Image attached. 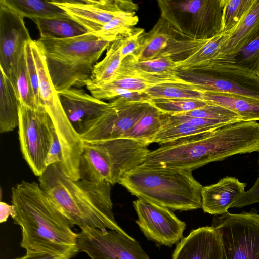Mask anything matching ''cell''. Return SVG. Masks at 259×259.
I'll return each mask as SVG.
<instances>
[{
    "label": "cell",
    "instance_id": "cell-29",
    "mask_svg": "<svg viewBox=\"0 0 259 259\" xmlns=\"http://www.w3.org/2000/svg\"><path fill=\"white\" fill-rule=\"evenodd\" d=\"M152 99H190L203 100V92L181 78L153 85L144 92Z\"/></svg>",
    "mask_w": 259,
    "mask_h": 259
},
{
    "label": "cell",
    "instance_id": "cell-33",
    "mask_svg": "<svg viewBox=\"0 0 259 259\" xmlns=\"http://www.w3.org/2000/svg\"><path fill=\"white\" fill-rule=\"evenodd\" d=\"M256 0H221V32L235 31L253 8Z\"/></svg>",
    "mask_w": 259,
    "mask_h": 259
},
{
    "label": "cell",
    "instance_id": "cell-28",
    "mask_svg": "<svg viewBox=\"0 0 259 259\" xmlns=\"http://www.w3.org/2000/svg\"><path fill=\"white\" fill-rule=\"evenodd\" d=\"M164 116L165 113L152 104L124 138L133 139L148 145L161 129Z\"/></svg>",
    "mask_w": 259,
    "mask_h": 259
},
{
    "label": "cell",
    "instance_id": "cell-13",
    "mask_svg": "<svg viewBox=\"0 0 259 259\" xmlns=\"http://www.w3.org/2000/svg\"><path fill=\"white\" fill-rule=\"evenodd\" d=\"M31 47L38 75L43 105L53 123L62 149L64 151L73 150L82 142L80 135L63 108L58 93L49 74L44 54L37 40L31 41Z\"/></svg>",
    "mask_w": 259,
    "mask_h": 259
},
{
    "label": "cell",
    "instance_id": "cell-19",
    "mask_svg": "<svg viewBox=\"0 0 259 259\" xmlns=\"http://www.w3.org/2000/svg\"><path fill=\"white\" fill-rule=\"evenodd\" d=\"M229 124L231 123L221 120L165 113L163 126L151 143L163 145L185 137L212 131Z\"/></svg>",
    "mask_w": 259,
    "mask_h": 259
},
{
    "label": "cell",
    "instance_id": "cell-18",
    "mask_svg": "<svg viewBox=\"0 0 259 259\" xmlns=\"http://www.w3.org/2000/svg\"><path fill=\"white\" fill-rule=\"evenodd\" d=\"M172 259H222L219 236L213 226L193 230L177 243Z\"/></svg>",
    "mask_w": 259,
    "mask_h": 259
},
{
    "label": "cell",
    "instance_id": "cell-36",
    "mask_svg": "<svg viewBox=\"0 0 259 259\" xmlns=\"http://www.w3.org/2000/svg\"><path fill=\"white\" fill-rule=\"evenodd\" d=\"M177 114L200 118L221 120L230 123L243 121L242 119L234 112L220 106L210 103L204 107L188 112Z\"/></svg>",
    "mask_w": 259,
    "mask_h": 259
},
{
    "label": "cell",
    "instance_id": "cell-20",
    "mask_svg": "<svg viewBox=\"0 0 259 259\" xmlns=\"http://www.w3.org/2000/svg\"><path fill=\"white\" fill-rule=\"evenodd\" d=\"M246 186V183L236 178L227 176L215 184L203 187L201 208L204 212L210 214H224L245 191Z\"/></svg>",
    "mask_w": 259,
    "mask_h": 259
},
{
    "label": "cell",
    "instance_id": "cell-25",
    "mask_svg": "<svg viewBox=\"0 0 259 259\" xmlns=\"http://www.w3.org/2000/svg\"><path fill=\"white\" fill-rule=\"evenodd\" d=\"M258 35L259 0H256L251 11L224 47L222 52L226 56L234 59L244 47Z\"/></svg>",
    "mask_w": 259,
    "mask_h": 259
},
{
    "label": "cell",
    "instance_id": "cell-34",
    "mask_svg": "<svg viewBox=\"0 0 259 259\" xmlns=\"http://www.w3.org/2000/svg\"><path fill=\"white\" fill-rule=\"evenodd\" d=\"M119 39L110 44L105 57L95 64L90 79L93 82L97 83L108 82L112 79L117 72L122 61Z\"/></svg>",
    "mask_w": 259,
    "mask_h": 259
},
{
    "label": "cell",
    "instance_id": "cell-35",
    "mask_svg": "<svg viewBox=\"0 0 259 259\" xmlns=\"http://www.w3.org/2000/svg\"><path fill=\"white\" fill-rule=\"evenodd\" d=\"M151 101L154 106L167 114L186 113L208 104L204 100L190 99H152Z\"/></svg>",
    "mask_w": 259,
    "mask_h": 259
},
{
    "label": "cell",
    "instance_id": "cell-42",
    "mask_svg": "<svg viewBox=\"0 0 259 259\" xmlns=\"http://www.w3.org/2000/svg\"><path fill=\"white\" fill-rule=\"evenodd\" d=\"M63 160V150L61 143L56 133L54 131L52 143L46 161L47 167L56 163H61Z\"/></svg>",
    "mask_w": 259,
    "mask_h": 259
},
{
    "label": "cell",
    "instance_id": "cell-41",
    "mask_svg": "<svg viewBox=\"0 0 259 259\" xmlns=\"http://www.w3.org/2000/svg\"><path fill=\"white\" fill-rule=\"evenodd\" d=\"M256 203H259V177L249 190L236 199L231 208H241Z\"/></svg>",
    "mask_w": 259,
    "mask_h": 259
},
{
    "label": "cell",
    "instance_id": "cell-7",
    "mask_svg": "<svg viewBox=\"0 0 259 259\" xmlns=\"http://www.w3.org/2000/svg\"><path fill=\"white\" fill-rule=\"evenodd\" d=\"M161 14L179 32L198 40L221 33V0H159Z\"/></svg>",
    "mask_w": 259,
    "mask_h": 259
},
{
    "label": "cell",
    "instance_id": "cell-27",
    "mask_svg": "<svg viewBox=\"0 0 259 259\" xmlns=\"http://www.w3.org/2000/svg\"><path fill=\"white\" fill-rule=\"evenodd\" d=\"M40 37L66 38L87 33V30L70 17L34 18Z\"/></svg>",
    "mask_w": 259,
    "mask_h": 259
},
{
    "label": "cell",
    "instance_id": "cell-15",
    "mask_svg": "<svg viewBox=\"0 0 259 259\" xmlns=\"http://www.w3.org/2000/svg\"><path fill=\"white\" fill-rule=\"evenodd\" d=\"M88 33L94 34L124 11H137L138 6L132 1L52 0Z\"/></svg>",
    "mask_w": 259,
    "mask_h": 259
},
{
    "label": "cell",
    "instance_id": "cell-22",
    "mask_svg": "<svg viewBox=\"0 0 259 259\" xmlns=\"http://www.w3.org/2000/svg\"><path fill=\"white\" fill-rule=\"evenodd\" d=\"M177 76L193 84L202 92L233 94L259 100V91L240 84L227 78L213 74L176 70Z\"/></svg>",
    "mask_w": 259,
    "mask_h": 259
},
{
    "label": "cell",
    "instance_id": "cell-38",
    "mask_svg": "<svg viewBox=\"0 0 259 259\" xmlns=\"http://www.w3.org/2000/svg\"><path fill=\"white\" fill-rule=\"evenodd\" d=\"M93 82L102 88H118L133 92H144L152 85L145 80L132 77L114 78L103 83Z\"/></svg>",
    "mask_w": 259,
    "mask_h": 259
},
{
    "label": "cell",
    "instance_id": "cell-17",
    "mask_svg": "<svg viewBox=\"0 0 259 259\" xmlns=\"http://www.w3.org/2000/svg\"><path fill=\"white\" fill-rule=\"evenodd\" d=\"M177 62L169 56L138 61L130 55L125 58L113 77H132L145 80L152 85L179 79L176 74Z\"/></svg>",
    "mask_w": 259,
    "mask_h": 259
},
{
    "label": "cell",
    "instance_id": "cell-3",
    "mask_svg": "<svg viewBox=\"0 0 259 259\" xmlns=\"http://www.w3.org/2000/svg\"><path fill=\"white\" fill-rule=\"evenodd\" d=\"M192 171L142 164L118 183L139 199L173 210H191L201 208L203 187Z\"/></svg>",
    "mask_w": 259,
    "mask_h": 259
},
{
    "label": "cell",
    "instance_id": "cell-6",
    "mask_svg": "<svg viewBox=\"0 0 259 259\" xmlns=\"http://www.w3.org/2000/svg\"><path fill=\"white\" fill-rule=\"evenodd\" d=\"M149 152L146 144L128 138L83 142L80 179L118 183L126 174L144 163Z\"/></svg>",
    "mask_w": 259,
    "mask_h": 259
},
{
    "label": "cell",
    "instance_id": "cell-1",
    "mask_svg": "<svg viewBox=\"0 0 259 259\" xmlns=\"http://www.w3.org/2000/svg\"><path fill=\"white\" fill-rule=\"evenodd\" d=\"M14 223L22 231L26 253L42 252L71 259L78 251V234L39 184L22 180L11 189Z\"/></svg>",
    "mask_w": 259,
    "mask_h": 259
},
{
    "label": "cell",
    "instance_id": "cell-11",
    "mask_svg": "<svg viewBox=\"0 0 259 259\" xmlns=\"http://www.w3.org/2000/svg\"><path fill=\"white\" fill-rule=\"evenodd\" d=\"M207 40L194 39L179 32L160 16L149 32L141 35L139 48L133 56L138 61L169 56L175 61L181 62L190 56Z\"/></svg>",
    "mask_w": 259,
    "mask_h": 259
},
{
    "label": "cell",
    "instance_id": "cell-32",
    "mask_svg": "<svg viewBox=\"0 0 259 259\" xmlns=\"http://www.w3.org/2000/svg\"><path fill=\"white\" fill-rule=\"evenodd\" d=\"M21 104L33 109L37 106L28 76L24 54L8 77Z\"/></svg>",
    "mask_w": 259,
    "mask_h": 259
},
{
    "label": "cell",
    "instance_id": "cell-2",
    "mask_svg": "<svg viewBox=\"0 0 259 259\" xmlns=\"http://www.w3.org/2000/svg\"><path fill=\"white\" fill-rule=\"evenodd\" d=\"M38 182L48 197L73 226L108 229L127 234L115 221L110 183L74 180L60 163L48 166L38 177Z\"/></svg>",
    "mask_w": 259,
    "mask_h": 259
},
{
    "label": "cell",
    "instance_id": "cell-12",
    "mask_svg": "<svg viewBox=\"0 0 259 259\" xmlns=\"http://www.w3.org/2000/svg\"><path fill=\"white\" fill-rule=\"evenodd\" d=\"M80 228L78 251L91 259H150L139 243L127 234L88 226Z\"/></svg>",
    "mask_w": 259,
    "mask_h": 259
},
{
    "label": "cell",
    "instance_id": "cell-31",
    "mask_svg": "<svg viewBox=\"0 0 259 259\" xmlns=\"http://www.w3.org/2000/svg\"><path fill=\"white\" fill-rule=\"evenodd\" d=\"M134 11H124L104 24L93 34L110 42L127 37L135 31L139 18Z\"/></svg>",
    "mask_w": 259,
    "mask_h": 259
},
{
    "label": "cell",
    "instance_id": "cell-45",
    "mask_svg": "<svg viewBox=\"0 0 259 259\" xmlns=\"http://www.w3.org/2000/svg\"><path fill=\"white\" fill-rule=\"evenodd\" d=\"M56 259H69L67 257H59V258H57Z\"/></svg>",
    "mask_w": 259,
    "mask_h": 259
},
{
    "label": "cell",
    "instance_id": "cell-24",
    "mask_svg": "<svg viewBox=\"0 0 259 259\" xmlns=\"http://www.w3.org/2000/svg\"><path fill=\"white\" fill-rule=\"evenodd\" d=\"M203 100L225 108L243 121L259 120V100L233 94L203 92Z\"/></svg>",
    "mask_w": 259,
    "mask_h": 259
},
{
    "label": "cell",
    "instance_id": "cell-39",
    "mask_svg": "<svg viewBox=\"0 0 259 259\" xmlns=\"http://www.w3.org/2000/svg\"><path fill=\"white\" fill-rule=\"evenodd\" d=\"M31 41L27 42L26 44L24 50V55L27 70L34 92L36 102L37 106L40 107L42 106L43 104L40 95L38 75L31 47Z\"/></svg>",
    "mask_w": 259,
    "mask_h": 259
},
{
    "label": "cell",
    "instance_id": "cell-44",
    "mask_svg": "<svg viewBox=\"0 0 259 259\" xmlns=\"http://www.w3.org/2000/svg\"><path fill=\"white\" fill-rule=\"evenodd\" d=\"M60 257L42 252L26 253V255L16 259H56Z\"/></svg>",
    "mask_w": 259,
    "mask_h": 259
},
{
    "label": "cell",
    "instance_id": "cell-23",
    "mask_svg": "<svg viewBox=\"0 0 259 259\" xmlns=\"http://www.w3.org/2000/svg\"><path fill=\"white\" fill-rule=\"evenodd\" d=\"M234 31L221 32L208 39L197 51L186 59L177 62V70L196 71L202 67L221 62H235L226 56L222 50Z\"/></svg>",
    "mask_w": 259,
    "mask_h": 259
},
{
    "label": "cell",
    "instance_id": "cell-9",
    "mask_svg": "<svg viewBox=\"0 0 259 259\" xmlns=\"http://www.w3.org/2000/svg\"><path fill=\"white\" fill-rule=\"evenodd\" d=\"M18 136L23 157L33 173L41 176L55 130L44 105L33 109L20 103Z\"/></svg>",
    "mask_w": 259,
    "mask_h": 259
},
{
    "label": "cell",
    "instance_id": "cell-14",
    "mask_svg": "<svg viewBox=\"0 0 259 259\" xmlns=\"http://www.w3.org/2000/svg\"><path fill=\"white\" fill-rule=\"evenodd\" d=\"M133 204L138 216L136 223L149 240L170 247L182 239L186 223L169 209L139 198Z\"/></svg>",
    "mask_w": 259,
    "mask_h": 259
},
{
    "label": "cell",
    "instance_id": "cell-5",
    "mask_svg": "<svg viewBox=\"0 0 259 259\" xmlns=\"http://www.w3.org/2000/svg\"><path fill=\"white\" fill-rule=\"evenodd\" d=\"M234 142L223 128L185 137L150 151L142 164L193 170L232 155Z\"/></svg>",
    "mask_w": 259,
    "mask_h": 259
},
{
    "label": "cell",
    "instance_id": "cell-16",
    "mask_svg": "<svg viewBox=\"0 0 259 259\" xmlns=\"http://www.w3.org/2000/svg\"><path fill=\"white\" fill-rule=\"evenodd\" d=\"M32 40L24 17L0 0V69L7 77L23 56L26 44Z\"/></svg>",
    "mask_w": 259,
    "mask_h": 259
},
{
    "label": "cell",
    "instance_id": "cell-30",
    "mask_svg": "<svg viewBox=\"0 0 259 259\" xmlns=\"http://www.w3.org/2000/svg\"><path fill=\"white\" fill-rule=\"evenodd\" d=\"M7 3L24 18H50L70 17L51 1L5 0Z\"/></svg>",
    "mask_w": 259,
    "mask_h": 259
},
{
    "label": "cell",
    "instance_id": "cell-46",
    "mask_svg": "<svg viewBox=\"0 0 259 259\" xmlns=\"http://www.w3.org/2000/svg\"><path fill=\"white\" fill-rule=\"evenodd\" d=\"M258 163H259V160H258Z\"/></svg>",
    "mask_w": 259,
    "mask_h": 259
},
{
    "label": "cell",
    "instance_id": "cell-4",
    "mask_svg": "<svg viewBox=\"0 0 259 259\" xmlns=\"http://www.w3.org/2000/svg\"><path fill=\"white\" fill-rule=\"evenodd\" d=\"M37 41L58 93L85 86L97 61L112 43L88 32L66 38L40 37Z\"/></svg>",
    "mask_w": 259,
    "mask_h": 259
},
{
    "label": "cell",
    "instance_id": "cell-10",
    "mask_svg": "<svg viewBox=\"0 0 259 259\" xmlns=\"http://www.w3.org/2000/svg\"><path fill=\"white\" fill-rule=\"evenodd\" d=\"M152 105L151 101H131L118 97L100 115L87 120L78 131L83 142L124 138Z\"/></svg>",
    "mask_w": 259,
    "mask_h": 259
},
{
    "label": "cell",
    "instance_id": "cell-21",
    "mask_svg": "<svg viewBox=\"0 0 259 259\" xmlns=\"http://www.w3.org/2000/svg\"><path fill=\"white\" fill-rule=\"evenodd\" d=\"M58 93L66 116L73 126H80L79 131L84 121L101 114L108 105L81 89L72 88Z\"/></svg>",
    "mask_w": 259,
    "mask_h": 259
},
{
    "label": "cell",
    "instance_id": "cell-8",
    "mask_svg": "<svg viewBox=\"0 0 259 259\" xmlns=\"http://www.w3.org/2000/svg\"><path fill=\"white\" fill-rule=\"evenodd\" d=\"M222 259H259V214L255 211L214 217Z\"/></svg>",
    "mask_w": 259,
    "mask_h": 259
},
{
    "label": "cell",
    "instance_id": "cell-26",
    "mask_svg": "<svg viewBox=\"0 0 259 259\" xmlns=\"http://www.w3.org/2000/svg\"><path fill=\"white\" fill-rule=\"evenodd\" d=\"M0 70V132L4 133L18 126L20 102L10 80Z\"/></svg>",
    "mask_w": 259,
    "mask_h": 259
},
{
    "label": "cell",
    "instance_id": "cell-40",
    "mask_svg": "<svg viewBox=\"0 0 259 259\" xmlns=\"http://www.w3.org/2000/svg\"><path fill=\"white\" fill-rule=\"evenodd\" d=\"M144 29L135 28L128 36L119 39L120 52L122 60L126 57L135 56L140 47V38Z\"/></svg>",
    "mask_w": 259,
    "mask_h": 259
},
{
    "label": "cell",
    "instance_id": "cell-37",
    "mask_svg": "<svg viewBox=\"0 0 259 259\" xmlns=\"http://www.w3.org/2000/svg\"><path fill=\"white\" fill-rule=\"evenodd\" d=\"M238 65L259 74V35L234 57Z\"/></svg>",
    "mask_w": 259,
    "mask_h": 259
},
{
    "label": "cell",
    "instance_id": "cell-43",
    "mask_svg": "<svg viewBox=\"0 0 259 259\" xmlns=\"http://www.w3.org/2000/svg\"><path fill=\"white\" fill-rule=\"evenodd\" d=\"M0 222L1 223L6 222L9 216L12 218L14 215L15 211L13 205H10L4 202L1 201L0 203Z\"/></svg>",
    "mask_w": 259,
    "mask_h": 259
}]
</instances>
